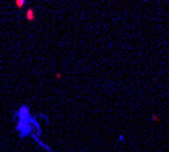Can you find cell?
Returning a JSON list of instances; mask_svg holds the SVG:
<instances>
[{
    "instance_id": "6da1fadb",
    "label": "cell",
    "mask_w": 169,
    "mask_h": 152,
    "mask_svg": "<svg viewBox=\"0 0 169 152\" xmlns=\"http://www.w3.org/2000/svg\"><path fill=\"white\" fill-rule=\"evenodd\" d=\"M26 20L28 21H34L35 20V12H34V9H26Z\"/></svg>"
},
{
    "instance_id": "7a4b0ae2",
    "label": "cell",
    "mask_w": 169,
    "mask_h": 152,
    "mask_svg": "<svg viewBox=\"0 0 169 152\" xmlns=\"http://www.w3.org/2000/svg\"><path fill=\"white\" fill-rule=\"evenodd\" d=\"M14 5H15L17 8H23V6H25V2H23V0H17Z\"/></svg>"
}]
</instances>
